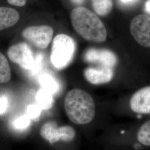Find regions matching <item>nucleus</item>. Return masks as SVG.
I'll use <instances>...</instances> for the list:
<instances>
[{"mask_svg":"<svg viewBox=\"0 0 150 150\" xmlns=\"http://www.w3.org/2000/svg\"><path fill=\"white\" fill-rule=\"evenodd\" d=\"M64 108L70 120L78 125L90 123L96 113L93 98L88 93L79 88L73 89L67 94Z\"/></svg>","mask_w":150,"mask_h":150,"instance_id":"nucleus-1","label":"nucleus"},{"mask_svg":"<svg viewBox=\"0 0 150 150\" xmlns=\"http://www.w3.org/2000/svg\"><path fill=\"white\" fill-rule=\"evenodd\" d=\"M86 80L93 85L106 83L112 80L113 77L112 68L101 66L100 68H88L85 71Z\"/></svg>","mask_w":150,"mask_h":150,"instance_id":"nucleus-10","label":"nucleus"},{"mask_svg":"<svg viewBox=\"0 0 150 150\" xmlns=\"http://www.w3.org/2000/svg\"><path fill=\"white\" fill-rule=\"evenodd\" d=\"M85 61L90 63H98L102 66L112 68L117 63L115 54L107 50L88 49L85 54Z\"/></svg>","mask_w":150,"mask_h":150,"instance_id":"nucleus-8","label":"nucleus"},{"mask_svg":"<svg viewBox=\"0 0 150 150\" xmlns=\"http://www.w3.org/2000/svg\"><path fill=\"white\" fill-rule=\"evenodd\" d=\"M130 107L134 112L150 114V86L134 93L130 100Z\"/></svg>","mask_w":150,"mask_h":150,"instance_id":"nucleus-9","label":"nucleus"},{"mask_svg":"<svg viewBox=\"0 0 150 150\" xmlns=\"http://www.w3.org/2000/svg\"><path fill=\"white\" fill-rule=\"evenodd\" d=\"M75 51L74 40L66 35H58L53 41L51 61L56 69H64L72 61Z\"/></svg>","mask_w":150,"mask_h":150,"instance_id":"nucleus-3","label":"nucleus"},{"mask_svg":"<svg viewBox=\"0 0 150 150\" xmlns=\"http://www.w3.org/2000/svg\"><path fill=\"white\" fill-rule=\"evenodd\" d=\"M19 13L16 10L6 7H0V31L16 25L20 20Z\"/></svg>","mask_w":150,"mask_h":150,"instance_id":"nucleus-11","label":"nucleus"},{"mask_svg":"<svg viewBox=\"0 0 150 150\" xmlns=\"http://www.w3.org/2000/svg\"><path fill=\"white\" fill-rule=\"evenodd\" d=\"M38 81L42 88L50 92L53 95L59 93L61 90L59 82L52 75L43 74L38 77Z\"/></svg>","mask_w":150,"mask_h":150,"instance_id":"nucleus-12","label":"nucleus"},{"mask_svg":"<svg viewBox=\"0 0 150 150\" xmlns=\"http://www.w3.org/2000/svg\"><path fill=\"white\" fill-rule=\"evenodd\" d=\"M71 20L76 32L88 41L102 42L107 37V31L100 19L83 7L74 8L71 13Z\"/></svg>","mask_w":150,"mask_h":150,"instance_id":"nucleus-2","label":"nucleus"},{"mask_svg":"<svg viewBox=\"0 0 150 150\" xmlns=\"http://www.w3.org/2000/svg\"><path fill=\"white\" fill-rule=\"evenodd\" d=\"M145 11L150 15V0H147L145 3Z\"/></svg>","mask_w":150,"mask_h":150,"instance_id":"nucleus-22","label":"nucleus"},{"mask_svg":"<svg viewBox=\"0 0 150 150\" xmlns=\"http://www.w3.org/2000/svg\"><path fill=\"white\" fill-rule=\"evenodd\" d=\"M120 1L124 5H129L134 3L137 0H120Z\"/></svg>","mask_w":150,"mask_h":150,"instance_id":"nucleus-23","label":"nucleus"},{"mask_svg":"<svg viewBox=\"0 0 150 150\" xmlns=\"http://www.w3.org/2000/svg\"><path fill=\"white\" fill-rule=\"evenodd\" d=\"M73 3H74L76 5H81L83 4L85 0H71Z\"/></svg>","mask_w":150,"mask_h":150,"instance_id":"nucleus-24","label":"nucleus"},{"mask_svg":"<svg viewBox=\"0 0 150 150\" xmlns=\"http://www.w3.org/2000/svg\"><path fill=\"white\" fill-rule=\"evenodd\" d=\"M7 54L11 61L24 69L31 70L34 65L32 50L27 43L21 42L12 46L8 48Z\"/></svg>","mask_w":150,"mask_h":150,"instance_id":"nucleus-7","label":"nucleus"},{"mask_svg":"<svg viewBox=\"0 0 150 150\" xmlns=\"http://www.w3.org/2000/svg\"><path fill=\"white\" fill-rule=\"evenodd\" d=\"M7 2L12 5L21 7L25 5L26 0H7Z\"/></svg>","mask_w":150,"mask_h":150,"instance_id":"nucleus-21","label":"nucleus"},{"mask_svg":"<svg viewBox=\"0 0 150 150\" xmlns=\"http://www.w3.org/2000/svg\"><path fill=\"white\" fill-rule=\"evenodd\" d=\"M11 69L5 56L0 52V83H4L10 80Z\"/></svg>","mask_w":150,"mask_h":150,"instance_id":"nucleus-15","label":"nucleus"},{"mask_svg":"<svg viewBox=\"0 0 150 150\" xmlns=\"http://www.w3.org/2000/svg\"><path fill=\"white\" fill-rule=\"evenodd\" d=\"M130 31L135 40L140 45L150 47V16H136L130 24Z\"/></svg>","mask_w":150,"mask_h":150,"instance_id":"nucleus-6","label":"nucleus"},{"mask_svg":"<svg viewBox=\"0 0 150 150\" xmlns=\"http://www.w3.org/2000/svg\"><path fill=\"white\" fill-rule=\"evenodd\" d=\"M137 139L141 145L150 146V120L146 121L139 128Z\"/></svg>","mask_w":150,"mask_h":150,"instance_id":"nucleus-16","label":"nucleus"},{"mask_svg":"<svg viewBox=\"0 0 150 150\" xmlns=\"http://www.w3.org/2000/svg\"><path fill=\"white\" fill-rule=\"evenodd\" d=\"M31 123V119L27 115H23L13 121V126L17 129H27Z\"/></svg>","mask_w":150,"mask_h":150,"instance_id":"nucleus-17","label":"nucleus"},{"mask_svg":"<svg viewBox=\"0 0 150 150\" xmlns=\"http://www.w3.org/2000/svg\"><path fill=\"white\" fill-rule=\"evenodd\" d=\"M8 106V100L5 96L0 97V115L5 112Z\"/></svg>","mask_w":150,"mask_h":150,"instance_id":"nucleus-20","label":"nucleus"},{"mask_svg":"<svg viewBox=\"0 0 150 150\" xmlns=\"http://www.w3.org/2000/svg\"><path fill=\"white\" fill-rule=\"evenodd\" d=\"M43 62V56L41 54H38L37 55L36 59H35L34 65L31 70L32 75L38 74V72L42 69Z\"/></svg>","mask_w":150,"mask_h":150,"instance_id":"nucleus-19","label":"nucleus"},{"mask_svg":"<svg viewBox=\"0 0 150 150\" xmlns=\"http://www.w3.org/2000/svg\"><path fill=\"white\" fill-rule=\"evenodd\" d=\"M93 9L100 16L108 14L112 8V0H91Z\"/></svg>","mask_w":150,"mask_h":150,"instance_id":"nucleus-14","label":"nucleus"},{"mask_svg":"<svg viewBox=\"0 0 150 150\" xmlns=\"http://www.w3.org/2000/svg\"><path fill=\"white\" fill-rule=\"evenodd\" d=\"M42 108L38 105H31L27 107V116L31 120L37 121L40 118Z\"/></svg>","mask_w":150,"mask_h":150,"instance_id":"nucleus-18","label":"nucleus"},{"mask_svg":"<svg viewBox=\"0 0 150 150\" xmlns=\"http://www.w3.org/2000/svg\"><path fill=\"white\" fill-rule=\"evenodd\" d=\"M54 35L52 27L47 25L27 27L22 32L23 37L38 48L45 49L51 42Z\"/></svg>","mask_w":150,"mask_h":150,"instance_id":"nucleus-5","label":"nucleus"},{"mask_svg":"<svg viewBox=\"0 0 150 150\" xmlns=\"http://www.w3.org/2000/svg\"><path fill=\"white\" fill-rule=\"evenodd\" d=\"M40 134L43 139L50 144H54L59 140L69 142L75 138L74 129L69 126L58 127L54 121H49L42 126Z\"/></svg>","mask_w":150,"mask_h":150,"instance_id":"nucleus-4","label":"nucleus"},{"mask_svg":"<svg viewBox=\"0 0 150 150\" xmlns=\"http://www.w3.org/2000/svg\"><path fill=\"white\" fill-rule=\"evenodd\" d=\"M36 98L38 105L42 110H48L54 105L53 95L43 88H41L38 91Z\"/></svg>","mask_w":150,"mask_h":150,"instance_id":"nucleus-13","label":"nucleus"}]
</instances>
